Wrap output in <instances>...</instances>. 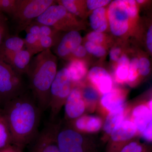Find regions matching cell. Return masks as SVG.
<instances>
[{
	"mask_svg": "<svg viewBox=\"0 0 152 152\" xmlns=\"http://www.w3.org/2000/svg\"><path fill=\"white\" fill-rule=\"evenodd\" d=\"M12 144L23 149L37 135L42 111L34 97L25 92L2 108Z\"/></svg>",
	"mask_w": 152,
	"mask_h": 152,
	"instance_id": "cell-1",
	"label": "cell"
},
{
	"mask_svg": "<svg viewBox=\"0 0 152 152\" xmlns=\"http://www.w3.org/2000/svg\"><path fill=\"white\" fill-rule=\"evenodd\" d=\"M57 72L56 57L50 49L38 53L30 62L27 73L30 88L42 112L48 108L50 89Z\"/></svg>",
	"mask_w": 152,
	"mask_h": 152,
	"instance_id": "cell-2",
	"label": "cell"
},
{
	"mask_svg": "<svg viewBox=\"0 0 152 152\" xmlns=\"http://www.w3.org/2000/svg\"><path fill=\"white\" fill-rule=\"evenodd\" d=\"M56 2L53 0H16L15 9L10 16L16 26L17 33L26 29Z\"/></svg>",
	"mask_w": 152,
	"mask_h": 152,
	"instance_id": "cell-3",
	"label": "cell"
},
{
	"mask_svg": "<svg viewBox=\"0 0 152 152\" xmlns=\"http://www.w3.org/2000/svg\"><path fill=\"white\" fill-rule=\"evenodd\" d=\"M73 88L68 68H63L58 71L50 89L48 108L50 110V121H55Z\"/></svg>",
	"mask_w": 152,
	"mask_h": 152,
	"instance_id": "cell-4",
	"label": "cell"
},
{
	"mask_svg": "<svg viewBox=\"0 0 152 152\" xmlns=\"http://www.w3.org/2000/svg\"><path fill=\"white\" fill-rule=\"evenodd\" d=\"M33 22L50 26L59 32L78 31L81 26L75 16L63 6L56 4L49 7Z\"/></svg>",
	"mask_w": 152,
	"mask_h": 152,
	"instance_id": "cell-5",
	"label": "cell"
},
{
	"mask_svg": "<svg viewBox=\"0 0 152 152\" xmlns=\"http://www.w3.org/2000/svg\"><path fill=\"white\" fill-rule=\"evenodd\" d=\"M21 76L0 59V108L26 92Z\"/></svg>",
	"mask_w": 152,
	"mask_h": 152,
	"instance_id": "cell-6",
	"label": "cell"
},
{
	"mask_svg": "<svg viewBox=\"0 0 152 152\" xmlns=\"http://www.w3.org/2000/svg\"><path fill=\"white\" fill-rule=\"evenodd\" d=\"M57 145L60 152H94V147L88 143L81 133L69 126L62 128L57 132Z\"/></svg>",
	"mask_w": 152,
	"mask_h": 152,
	"instance_id": "cell-7",
	"label": "cell"
},
{
	"mask_svg": "<svg viewBox=\"0 0 152 152\" xmlns=\"http://www.w3.org/2000/svg\"><path fill=\"white\" fill-rule=\"evenodd\" d=\"M109 27L116 37L124 35L129 29L132 20L124 0L112 1L107 10Z\"/></svg>",
	"mask_w": 152,
	"mask_h": 152,
	"instance_id": "cell-8",
	"label": "cell"
},
{
	"mask_svg": "<svg viewBox=\"0 0 152 152\" xmlns=\"http://www.w3.org/2000/svg\"><path fill=\"white\" fill-rule=\"evenodd\" d=\"M60 125L55 121L48 123L32 142L29 152H60L56 140Z\"/></svg>",
	"mask_w": 152,
	"mask_h": 152,
	"instance_id": "cell-9",
	"label": "cell"
},
{
	"mask_svg": "<svg viewBox=\"0 0 152 152\" xmlns=\"http://www.w3.org/2000/svg\"><path fill=\"white\" fill-rule=\"evenodd\" d=\"M53 47L55 53L60 58L69 59L72 52L81 45L83 39L77 31L66 32Z\"/></svg>",
	"mask_w": 152,
	"mask_h": 152,
	"instance_id": "cell-10",
	"label": "cell"
},
{
	"mask_svg": "<svg viewBox=\"0 0 152 152\" xmlns=\"http://www.w3.org/2000/svg\"><path fill=\"white\" fill-rule=\"evenodd\" d=\"M64 106L65 118L68 122L73 121L84 115L86 105L80 87H74Z\"/></svg>",
	"mask_w": 152,
	"mask_h": 152,
	"instance_id": "cell-11",
	"label": "cell"
},
{
	"mask_svg": "<svg viewBox=\"0 0 152 152\" xmlns=\"http://www.w3.org/2000/svg\"><path fill=\"white\" fill-rule=\"evenodd\" d=\"M88 78L91 84L100 94H107L113 88V81L111 76L102 67L96 66L92 68L88 72Z\"/></svg>",
	"mask_w": 152,
	"mask_h": 152,
	"instance_id": "cell-12",
	"label": "cell"
},
{
	"mask_svg": "<svg viewBox=\"0 0 152 152\" xmlns=\"http://www.w3.org/2000/svg\"><path fill=\"white\" fill-rule=\"evenodd\" d=\"M68 122L69 124V126L80 133H96L101 129L103 126L101 118L91 115H83Z\"/></svg>",
	"mask_w": 152,
	"mask_h": 152,
	"instance_id": "cell-13",
	"label": "cell"
},
{
	"mask_svg": "<svg viewBox=\"0 0 152 152\" xmlns=\"http://www.w3.org/2000/svg\"><path fill=\"white\" fill-rule=\"evenodd\" d=\"M131 120L134 124L138 133H142L150 126H152V110L147 104L137 105L132 111Z\"/></svg>",
	"mask_w": 152,
	"mask_h": 152,
	"instance_id": "cell-14",
	"label": "cell"
},
{
	"mask_svg": "<svg viewBox=\"0 0 152 152\" xmlns=\"http://www.w3.org/2000/svg\"><path fill=\"white\" fill-rule=\"evenodd\" d=\"M126 93L119 88H113L109 92L102 95L100 104L104 110L109 112L125 107Z\"/></svg>",
	"mask_w": 152,
	"mask_h": 152,
	"instance_id": "cell-15",
	"label": "cell"
},
{
	"mask_svg": "<svg viewBox=\"0 0 152 152\" xmlns=\"http://www.w3.org/2000/svg\"><path fill=\"white\" fill-rule=\"evenodd\" d=\"M24 39L10 35L0 45V59L7 64L12 57L24 49Z\"/></svg>",
	"mask_w": 152,
	"mask_h": 152,
	"instance_id": "cell-16",
	"label": "cell"
},
{
	"mask_svg": "<svg viewBox=\"0 0 152 152\" xmlns=\"http://www.w3.org/2000/svg\"><path fill=\"white\" fill-rule=\"evenodd\" d=\"M34 55L27 49H23L16 53L7 64L20 75L27 73L29 66Z\"/></svg>",
	"mask_w": 152,
	"mask_h": 152,
	"instance_id": "cell-17",
	"label": "cell"
},
{
	"mask_svg": "<svg viewBox=\"0 0 152 152\" xmlns=\"http://www.w3.org/2000/svg\"><path fill=\"white\" fill-rule=\"evenodd\" d=\"M90 24L95 31L103 33L109 26L107 10L105 7L93 10L89 17Z\"/></svg>",
	"mask_w": 152,
	"mask_h": 152,
	"instance_id": "cell-18",
	"label": "cell"
},
{
	"mask_svg": "<svg viewBox=\"0 0 152 152\" xmlns=\"http://www.w3.org/2000/svg\"><path fill=\"white\" fill-rule=\"evenodd\" d=\"M126 116L125 106L109 112L104 124V130L106 134H110L115 127L124 120Z\"/></svg>",
	"mask_w": 152,
	"mask_h": 152,
	"instance_id": "cell-19",
	"label": "cell"
},
{
	"mask_svg": "<svg viewBox=\"0 0 152 152\" xmlns=\"http://www.w3.org/2000/svg\"><path fill=\"white\" fill-rule=\"evenodd\" d=\"M67 68L74 84L80 83L88 73L86 64L82 59L72 60L69 65Z\"/></svg>",
	"mask_w": 152,
	"mask_h": 152,
	"instance_id": "cell-20",
	"label": "cell"
},
{
	"mask_svg": "<svg viewBox=\"0 0 152 152\" xmlns=\"http://www.w3.org/2000/svg\"><path fill=\"white\" fill-rule=\"evenodd\" d=\"M130 61L127 56L122 54L117 63V66L114 73L115 81L118 83H127Z\"/></svg>",
	"mask_w": 152,
	"mask_h": 152,
	"instance_id": "cell-21",
	"label": "cell"
},
{
	"mask_svg": "<svg viewBox=\"0 0 152 152\" xmlns=\"http://www.w3.org/2000/svg\"><path fill=\"white\" fill-rule=\"evenodd\" d=\"M80 88L86 107L93 108L99 98V93L91 84Z\"/></svg>",
	"mask_w": 152,
	"mask_h": 152,
	"instance_id": "cell-22",
	"label": "cell"
},
{
	"mask_svg": "<svg viewBox=\"0 0 152 152\" xmlns=\"http://www.w3.org/2000/svg\"><path fill=\"white\" fill-rule=\"evenodd\" d=\"M12 143V141L10 130L1 109L0 108V150Z\"/></svg>",
	"mask_w": 152,
	"mask_h": 152,
	"instance_id": "cell-23",
	"label": "cell"
},
{
	"mask_svg": "<svg viewBox=\"0 0 152 152\" xmlns=\"http://www.w3.org/2000/svg\"><path fill=\"white\" fill-rule=\"evenodd\" d=\"M58 4L63 6L72 15L75 16L82 17L83 13V2L76 0H61L56 1Z\"/></svg>",
	"mask_w": 152,
	"mask_h": 152,
	"instance_id": "cell-24",
	"label": "cell"
},
{
	"mask_svg": "<svg viewBox=\"0 0 152 152\" xmlns=\"http://www.w3.org/2000/svg\"><path fill=\"white\" fill-rule=\"evenodd\" d=\"M59 33L53 36H42L40 37L38 46L36 50V53L37 54L47 50H50L55 45L59 39Z\"/></svg>",
	"mask_w": 152,
	"mask_h": 152,
	"instance_id": "cell-25",
	"label": "cell"
},
{
	"mask_svg": "<svg viewBox=\"0 0 152 152\" xmlns=\"http://www.w3.org/2000/svg\"><path fill=\"white\" fill-rule=\"evenodd\" d=\"M140 75L139 70V59L134 58L130 61L127 83L133 84L137 82Z\"/></svg>",
	"mask_w": 152,
	"mask_h": 152,
	"instance_id": "cell-26",
	"label": "cell"
},
{
	"mask_svg": "<svg viewBox=\"0 0 152 152\" xmlns=\"http://www.w3.org/2000/svg\"><path fill=\"white\" fill-rule=\"evenodd\" d=\"M84 47L87 53L96 57L99 58L104 57L107 53L105 48L103 46L96 45L88 41L85 43Z\"/></svg>",
	"mask_w": 152,
	"mask_h": 152,
	"instance_id": "cell-27",
	"label": "cell"
},
{
	"mask_svg": "<svg viewBox=\"0 0 152 152\" xmlns=\"http://www.w3.org/2000/svg\"><path fill=\"white\" fill-rule=\"evenodd\" d=\"M10 36L7 19L4 14L0 12V45Z\"/></svg>",
	"mask_w": 152,
	"mask_h": 152,
	"instance_id": "cell-28",
	"label": "cell"
},
{
	"mask_svg": "<svg viewBox=\"0 0 152 152\" xmlns=\"http://www.w3.org/2000/svg\"><path fill=\"white\" fill-rule=\"evenodd\" d=\"M145 148L138 141H130L126 144L119 152H144Z\"/></svg>",
	"mask_w": 152,
	"mask_h": 152,
	"instance_id": "cell-29",
	"label": "cell"
},
{
	"mask_svg": "<svg viewBox=\"0 0 152 152\" xmlns=\"http://www.w3.org/2000/svg\"><path fill=\"white\" fill-rule=\"evenodd\" d=\"M139 70L140 76L145 77L151 72V62L149 60L145 57L139 59Z\"/></svg>",
	"mask_w": 152,
	"mask_h": 152,
	"instance_id": "cell-30",
	"label": "cell"
},
{
	"mask_svg": "<svg viewBox=\"0 0 152 152\" xmlns=\"http://www.w3.org/2000/svg\"><path fill=\"white\" fill-rule=\"evenodd\" d=\"M87 39V40L91 42L103 45L105 42L106 37L103 33L93 31L88 34Z\"/></svg>",
	"mask_w": 152,
	"mask_h": 152,
	"instance_id": "cell-31",
	"label": "cell"
},
{
	"mask_svg": "<svg viewBox=\"0 0 152 152\" xmlns=\"http://www.w3.org/2000/svg\"><path fill=\"white\" fill-rule=\"evenodd\" d=\"M16 0H0V12L10 16L15 6Z\"/></svg>",
	"mask_w": 152,
	"mask_h": 152,
	"instance_id": "cell-32",
	"label": "cell"
},
{
	"mask_svg": "<svg viewBox=\"0 0 152 152\" xmlns=\"http://www.w3.org/2000/svg\"><path fill=\"white\" fill-rule=\"evenodd\" d=\"M110 0H88L86 1L87 8L91 11L104 7L105 6L110 4L111 2Z\"/></svg>",
	"mask_w": 152,
	"mask_h": 152,
	"instance_id": "cell-33",
	"label": "cell"
},
{
	"mask_svg": "<svg viewBox=\"0 0 152 152\" xmlns=\"http://www.w3.org/2000/svg\"><path fill=\"white\" fill-rule=\"evenodd\" d=\"M127 8L131 20L136 19L138 15V8L136 1L134 0H124Z\"/></svg>",
	"mask_w": 152,
	"mask_h": 152,
	"instance_id": "cell-34",
	"label": "cell"
},
{
	"mask_svg": "<svg viewBox=\"0 0 152 152\" xmlns=\"http://www.w3.org/2000/svg\"><path fill=\"white\" fill-rule=\"evenodd\" d=\"M59 32V31L51 26L40 24L39 36L40 37L53 36L57 34Z\"/></svg>",
	"mask_w": 152,
	"mask_h": 152,
	"instance_id": "cell-35",
	"label": "cell"
},
{
	"mask_svg": "<svg viewBox=\"0 0 152 152\" xmlns=\"http://www.w3.org/2000/svg\"><path fill=\"white\" fill-rule=\"evenodd\" d=\"M87 52L84 46L80 45L71 54L69 59L71 61L74 59H82L86 56Z\"/></svg>",
	"mask_w": 152,
	"mask_h": 152,
	"instance_id": "cell-36",
	"label": "cell"
},
{
	"mask_svg": "<svg viewBox=\"0 0 152 152\" xmlns=\"http://www.w3.org/2000/svg\"><path fill=\"white\" fill-rule=\"evenodd\" d=\"M121 49L119 47H113L111 49L109 53L110 59L113 61L117 62L121 56Z\"/></svg>",
	"mask_w": 152,
	"mask_h": 152,
	"instance_id": "cell-37",
	"label": "cell"
},
{
	"mask_svg": "<svg viewBox=\"0 0 152 152\" xmlns=\"http://www.w3.org/2000/svg\"><path fill=\"white\" fill-rule=\"evenodd\" d=\"M39 30L40 24L36 22H33L27 27L25 31L26 33L39 36Z\"/></svg>",
	"mask_w": 152,
	"mask_h": 152,
	"instance_id": "cell-38",
	"label": "cell"
},
{
	"mask_svg": "<svg viewBox=\"0 0 152 152\" xmlns=\"http://www.w3.org/2000/svg\"><path fill=\"white\" fill-rule=\"evenodd\" d=\"M23 149L14 144H11L0 150V152H23Z\"/></svg>",
	"mask_w": 152,
	"mask_h": 152,
	"instance_id": "cell-39",
	"label": "cell"
},
{
	"mask_svg": "<svg viewBox=\"0 0 152 152\" xmlns=\"http://www.w3.org/2000/svg\"><path fill=\"white\" fill-rule=\"evenodd\" d=\"M146 45L149 51L152 53V26H150L146 34Z\"/></svg>",
	"mask_w": 152,
	"mask_h": 152,
	"instance_id": "cell-40",
	"label": "cell"
},
{
	"mask_svg": "<svg viewBox=\"0 0 152 152\" xmlns=\"http://www.w3.org/2000/svg\"><path fill=\"white\" fill-rule=\"evenodd\" d=\"M144 140L148 142H151L152 139V126L148 127L146 129L140 134Z\"/></svg>",
	"mask_w": 152,
	"mask_h": 152,
	"instance_id": "cell-41",
	"label": "cell"
},
{
	"mask_svg": "<svg viewBox=\"0 0 152 152\" xmlns=\"http://www.w3.org/2000/svg\"><path fill=\"white\" fill-rule=\"evenodd\" d=\"M136 2H137V3H138V4H142L144 3L145 1H143V0H137V1H136Z\"/></svg>",
	"mask_w": 152,
	"mask_h": 152,
	"instance_id": "cell-42",
	"label": "cell"
},
{
	"mask_svg": "<svg viewBox=\"0 0 152 152\" xmlns=\"http://www.w3.org/2000/svg\"><path fill=\"white\" fill-rule=\"evenodd\" d=\"M144 152H150V151H149L148 150V149H147L146 147L145 149Z\"/></svg>",
	"mask_w": 152,
	"mask_h": 152,
	"instance_id": "cell-43",
	"label": "cell"
}]
</instances>
